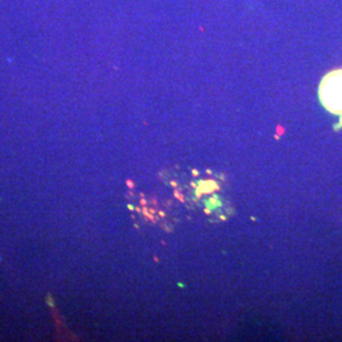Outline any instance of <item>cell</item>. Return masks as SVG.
<instances>
[{
	"label": "cell",
	"mask_w": 342,
	"mask_h": 342,
	"mask_svg": "<svg viewBox=\"0 0 342 342\" xmlns=\"http://www.w3.org/2000/svg\"><path fill=\"white\" fill-rule=\"evenodd\" d=\"M319 100L328 112L342 118V68L328 72L321 81Z\"/></svg>",
	"instance_id": "6da1fadb"
}]
</instances>
